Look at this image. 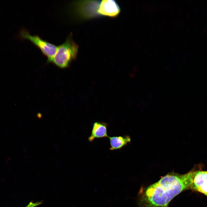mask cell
I'll return each instance as SVG.
<instances>
[{
    "label": "cell",
    "instance_id": "obj_9",
    "mask_svg": "<svg viewBox=\"0 0 207 207\" xmlns=\"http://www.w3.org/2000/svg\"><path fill=\"white\" fill-rule=\"evenodd\" d=\"M205 195H206V196H207V194H206Z\"/></svg>",
    "mask_w": 207,
    "mask_h": 207
},
{
    "label": "cell",
    "instance_id": "obj_7",
    "mask_svg": "<svg viewBox=\"0 0 207 207\" xmlns=\"http://www.w3.org/2000/svg\"><path fill=\"white\" fill-rule=\"evenodd\" d=\"M207 183V171L196 169L193 179L191 189L196 191L202 185Z\"/></svg>",
    "mask_w": 207,
    "mask_h": 207
},
{
    "label": "cell",
    "instance_id": "obj_5",
    "mask_svg": "<svg viewBox=\"0 0 207 207\" xmlns=\"http://www.w3.org/2000/svg\"><path fill=\"white\" fill-rule=\"evenodd\" d=\"M107 124L106 123L96 122L93 125L91 134L89 137L88 141H93L96 138L108 137L107 135Z\"/></svg>",
    "mask_w": 207,
    "mask_h": 207
},
{
    "label": "cell",
    "instance_id": "obj_2",
    "mask_svg": "<svg viewBox=\"0 0 207 207\" xmlns=\"http://www.w3.org/2000/svg\"><path fill=\"white\" fill-rule=\"evenodd\" d=\"M72 37L71 33L64 42L57 46L55 55L49 63H52L59 68H65L76 59L78 46L74 41Z\"/></svg>",
    "mask_w": 207,
    "mask_h": 207
},
{
    "label": "cell",
    "instance_id": "obj_8",
    "mask_svg": "<svg viewBox=\"0 0 207 207\" xmlns=\"http://www.w3.org/2000/svg\"><path fill=\"white\" fill-rule=\"evenodd\" d=\"M42 203L41 201L34 202L33 201H31L25 207H35L40 205Z\"/></svg>",
    "mask_w": 207,
    "mask_h": 207
},
{
    "label": "cell",
    "instance_id": "obj_4",
    "mask_svg": "<svg viewBox=\"0 0 207 207\" xmlns=\"http://www.w3.org/2000/svg\"><path fill=\"white\" fill-rule=\"evenodd\" d=\"M120 11V7L117 3L113 0L100 1L98 11L99 16L115 17Z\"/></svg>",
    "mask_w": 207,
    "mask_h": 207
},
{
    "label": "cell",
    "instance_id": "obj_3",
    "mask_svg": "<svg viewBox=\"0 0 207 207\" xmlns=\"http://www.w3.org/2000/svg\"><path fill=\"white\" fill-rule=\"evenodd\" d=\"M18 36L21 39L28 40L39 48L43 55L47 57V62L56 53L57 46L42 39L37 35H31L27 30L24 28L20 29Z\"/></svg>",
    "mask_w": 207,
    "mask_h": 207
},
{
    "label": "cell",
    "instance_id": "obj_1",
    "mask_svg": "<svg viewBox=\"0 0 207 207\" xmlns=\"http://www.w3.org/2000/svg\"><path fill=\"white\" fill-rule=\"evenodd\" d=\"M195 168L187 173L170 172L145 188L139 203L144 207H167L170 202L183 191L191 189Z\"/></svg>",
    "mask_w": 207,
    "mask_h": 207
},
{
    "label": "cell",
    "instance_id": "obj_6",
    "mask_svg": "<svg viewBox=\"0 0 207 207\" xmlns=\"http://www.w3.org/2000/svg\"><path fill=\"white\" fill-rule=\"evenodd\" d=\"M110 140V150H114L121 149L131 142V139L128 135L119 136H108Z\"/></svg>",
    "mask_w": 207,
    "mask_h": 207
}]
</instances>
